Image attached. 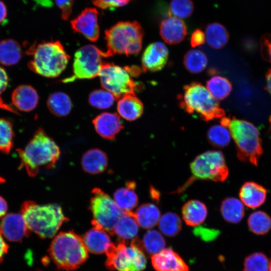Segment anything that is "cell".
Here are the masks:
<instances>
[{
  "mask_svg": "<svg viewBox=\"0 0 271 271\" xmlns=\"http://www.w3.org/2000/svg\"><path fill=\"white\" fill-rule=\"evenodd\" d=\"M20 168H24L31 177L36 176L41 168H53L60 156L59 147L44 130L39 128L26 147L18 149Z\"/></svg>",
  "mask_w": 271,
  "mask_h": 271,
  "instance_id": "1",
  "label": "cell"
},
{
  "mask_svg": "<svg viewBox=\"0 0 271 271\" xmlns=\"http://www.w3.org/2000/svg\"><path fill=\"white\" fill-rule=\"evenodd\" d=\"M20 213L30 231L43 238L55 236L62 224L68 220L57 204L40 205L26 201L22 204Z\"/></svg>",
  "mask_w": 271,
  "mask_h": 271,
  "instance_id": "2",
  "label": "cell"
},
{
  "mask_svg": "<svg viewBox=\"0 0 271 271\" xmlns=\"http://www.w3.org/2000/svg\"><path fill=\"white\" fill-rule=\"evenodd\" d=\"M220 123L229 130L239 159L257 166L263 152L257 128L248 121L235 118L222 117Z\"/></svg>",
  "mask_w": 271,
  "mask_h": 271,
  "instance_id": "3",
  "label": "cell"
},
{
  "mask_svg": "<svg viewBox=\"0 0 271 271\" xmlns=\"http://www.w3.org/2000/svg\"><path fill=\"white\" fill-rule=\"evenodd\" d=\"M49 253L59 268L67 270L76 269L88 256L83 238L71 231L57 235L51 242Z\"/></svg>",
  "mask_w": 271,
  "mask_h": 271,
  "instance_id": "4",
  "label": "cell"
},
{
  "mask_svg": "<svg viewBox=\"0 0 271 271\" xmlns=\"http://www.w3.org/2000/svg\"><path fill=\"white\" fill-rule=\"evenodd\" d=\"M29 51L33 56L28 63L30 70L48 78L58 76L66 68L70 58L59 41L42 43Z\"/></svg>",
  "mask_w": 271,
  "mask_h": 271,
  "instance_id": "5",
  "label": "cell"
},
{
  "mask_svg": "<svg viewBox=\"0 0 271 271\" xmlns=\"http://www.w3.org/2000/svg\"><path fill=\"white\" fill-rule=\"evenodd\" d=\"M144 33L136 21L119 22L105 31L106 57L116 54H138L142 49Z\"/></svg>",
  "mask_w": 271,
  "mask_h": 271,
  "instance_id": "6",
  "label": "cell"
},
{
  "mask_svg": "<svg viewBox=\"0 0 271 271\" xmlns=\"http://www.w3.org/2000/svg\"><path fill=\"white\" fill-rule=\"evenodd\" d=\"M106 254V266L111 270L142 271L146 267L142 243L136 238L129 244L124 240L113 243Z\"/></svg>",
  "mask_w": 271,
  "mask_h": 271,
  "instance_id": "7",
  "label": "cell"
},
{
  "mask_svg": "<svg viewBox=\"0 0 271 271\" xmlns=\"http://www.w3.org/2000/svg\"><path fill=\"white\" fill-rule=\"evenodd\" d=\"M182 105L189 113L195 112L207 121L225 115L218 100L206 87L198 83H193L185 87Z\"/></svg>",
  "mask_w": 271,
  "mask_h": 271,
  "instance_id": "8",
  "label": "cell"
},
{
  "mask_svg": "<svg viewBox=\"0 0 271 271\" xmlns=\"http://www.w3.org/2000/svg\"><path fill=\"white\" fill-rule=\"evenodd\" d=\"M192 176L177 191L186 189L196 180L223 182L227 178L229 171L222 152L206 151L198 156L190 164Z\"/></svg>",
  "mask_w": 271,
  "mask_h": 271,
  "instance_id": "9",
  "label": "cell"
},
{
  "mask_svg": "<svg viewBox=\"0 0 271 271\" xmlns=\"http://www.w3.org/2000/svg\"><path fill=\"white\" fill-rule=\"evenodd\" d=\"M91 194L89 208L93 216V226L113 235L114 226L124 212L114 200L100 189L94 188Z\"/></svg>",
  "mask_w": 271,
  "mask_h": 271,
  "instance_id": "10",
  "label": "cell"
},
{
  "mask_svg": "<svg viewBox=\"0 0 271 271\" xmlns=\"http://www.w3.org/2000/svg\"><path fill=\"white\" fill-rule=\"evenodd\" d=\"M106 57L105 52L93 45H87L75 52L73 63L72 75L65 78L63 83L72 82L76 79H91L99 76Z\"/></svg>",
  "mask_w": 271,
  "mask_h": 271,
  "instance_id": "11",
  "label": "cell"
},
{
  "mask_svg": "<svg viewBox=\"0 0 271 271\" xmlns=\"http://www.w3.org/2000/svg\"><path fill=\"white\" fill-rule=\"evenodd\" d=\"M102 87L116 99L127 94H134L135 84L126 68L104 62L99 76Z\"/></svg>",
  "mask_w": 271,
  "mask_h": 271,
  "instance_id": "12",
  "label": "cell"
},
{
  "mask_svg": "<svg viewBox=\"0 0 271 271\" xmlns=\"http://www.w3.org/2000/svg\"><path fill=\"white\" fill-rule=\"evenodd\" d=\"M98 15L96 9L85 8L71 21V28L75 32L82 34L89 41L95 42L99 36Z\"/></svg>",
  "mask_w": 271,
  "mask_h": 271,
  "instance_id": "13",
  "label": "cell"
},
{
  "mask_svg": "<svg viewBox=\"0 0 271 271\" xmlns=\"http://www.w3.org/2000/svg\"><path fill=\"white\" fill-rule=\"evenodd\" d=\"M30 231L21 213L6 214L0 222V233L11 241H21Z\"/></svg>",
  "mask_w": 271,
  "mask_h": 271,
  "instance_id": "14",
  "label": "cell"
},
{
  "mask_svg": "<svg viewBox=\"0 0 271 271\" xmlns=\"http://www.w3.org/2000/svg\"><path fill=\"white\" fill-rule=\"evenodd\" d=\"M168 55V49L163 43H153L146 48L143 53L142 58V66L147 70H160L166 65Z\"/></svg>",
  "mask_w": 271,
  "mask_h": 271,
  "instance_id": "15",
  "label": "cell"
},
{
  "mask_svg": "<svg viewBox=\"0 0 271 271\" xmlns=\"http://www.w3.org/2000/svg\"><path fill=\"white\" fill-rule=\"evenodd\" d=\"M151 260L156 271H189V266L171 248H164L153 255Z\"/></svg>",
  "mask_w": 271,
  "mask_h": 271,
  "instance_id": "16",
  "label": "cell"
},
{
  "mask_svg": "<svg viewBox=\"0 0 271 271\" xmlns=\"http://www.w3.org/2000/svg\"><path fill=\"white\" fill-rule=\"evenodd\" d=\"M97 133L106 140L114 139L123 128L120 117L116 113L103 112L92 121Z\"/></svg>",
  "mask_w": 271,
  "mask_h": 271,
  "instance_id": "17",
  "label": "cell"
},
{
  "mask_svg": "<svg viewBox=\"0 0 271 271\" xmlns=\"http://www.w3.org/2000/svg\"><path fill=\"white\" fill-rule=\"evenodd\" d=\"M160 33L166 43L175 44L184 39L187 34V28L184 22L180 19L170 16L161 22Z\"/></svg>",
  "mask_w": 271,
  "mask_h": 271,
  "instance_id": "18",
  "label": "cell"
},
{
  "mask_svg": "<svg viewBox=\"0 0 271 271\" xmlns=\"http://www.w3.org/2000/svg\"><path fill=\"white\" fill-rule=\"evenodd\" d=\"M108 234L103 229L93 226L83 238L87 251L95 254L106 253L113 244Z\"/></svg>",
  "mask_w": 271,
  "mask_h": 271,
  "instance_id": "19",
  "label": "cell"
},
{
  "mask_svg": "<svg viewBox=\"0 0 271 271\" xmlns=\"http://www.w3.org/2000/svg\"><path fill=\"white\" fill-rule=\"evenodd\" d=\"M39 96L31 86L22 85L18 86L12 94V101L18 110L25 112L33 110L37 106Z\"/></svg>",
  "mask_w": 271,
  "mask_h": 271,
  "instance_id": "20",
  "label": "cell"
},
{
  "mask_svg": "<svg viewBox=\"0 0 271 271\" xmlns=\"http://www.w3.org/2000/svg\"><path fill=\"white\" fill-rule=\"evenodd\" d=\"M239 196L244 205L250 208H256L264 202L266 190L255 182H247L240 188Z\"/></svg>",
  "mask_w": 271,
  "mask_h": 271,
  "instance_id": "21",
  "label": "cell"
},
{
  "mask_svg": "<svg viewBox=\"0 0 271 271\" xmlns=\"http://www.w3.org/2000/svg\"><path fill=\"white\" fill-rule=\"evenodd\" d=\"M108 164L106 154L98 149H92L83 155L81 165L83 170L92 175L100 174L105 170Z\"/></svg>",
  "mask_w": 271,
  "mask_h": 271,
  "instance_id": "22",
  "label": "cell"
},
{
  "mask_svg": "<svg viewBox=\"0 0 271 271\" xmlns=\"http://www.w3.org/2000/svg\"><path fill=\"white\" fill-rule=\"evenodd\" d=\"M182 214L186 224L195 226L202 223L207 215L206 205L197 200H190L182 207Z\"/></svg>",
  "mask_w": 271,
  "mask_h": 271,
  "instance_id": "23",
  "label": "cell"
},
{
  "mask_svg": "<svg viewBox=\"0 0 271 271\" xmlns=\"http://www.w3.org/2000/svg\"><path fill=\"white\" fill-rule=\"evenodd\" d=\"M118 114L123 118L133 121L139 118L143 111V105L134 94H127L121 97L117 104Z\"/></svg>",
  "mask_w": 271,
  "mask_h": 271,
  "instance_id": "24",
  "label": "cell"
},
{
  "mask_svg": "<svg viewBox=\"0 0 271 271\" xmlns=\"http://www.w3.org/2000/svg\"><path fill=\"white\" fill-rule=\"evenodd\" d=\"M139 226L133 212H124L114 226L113 234L124 240L133 239L138 234Z\"/></svg>",
  "mask_w": 271,
  "mask_h": 271,
  "instance_id": "25",
  "label": "cell"
},
{
  "mask_svg": "<svg viewBox=\"0 0 271 271\" xmlns=\"http://www.w3.org/2000/svg\"><path fill=\"white\" fill-rule=\"evenodd\" d=\"M135 187V182L129 181L126 182L124 187L118 188L114 193V201L123 212L131 211L138 204Z\"/></svg>",
  "mask_w": 271,
  "mask_h": 271,
  "instance_id": "26",
  "label": "cell"
},
{
  "mask_svg": "<svg viewBox=\"0 0 271 271\" xmlns=\"http://www.w3.org/2000/svg\"><path fill=\"white\" fill-rule=\"evenodd\" d=\"M133 213L139 225L146 229H150L156 225L161 217L158 207L150 203L141 205Z\"/></svg>",
  "mask_w": 271,
  "mask_h": 271,
  "instance_id": "27",
  "label": "cell"
},
{
  "mask_svg": "<svg viewBox=\"0 0 271 271\" xmlns=\"http://www.w3.org/2000/svg\"><path fill=\"white\" fill-rule=\"evenodd\" d=\"M220 212L225 220L229 223H238L244 215V204L239 199L230 197L224 199L220 206Z\"/></svg>",
  "mask_w": 271,
  "mask_h": 271,
  "instance_id": "28",
  "label": "cell"
},
{
  "mask_svg": "<svg viewBox=\"0 0 271 271\" xmlns=\"http://www.w3.org/2000/svg\"><path fill=\"white\" fill-rule=\"evenodd\" d=\"M205 40L212 48L218 49L224 47L229 39L226 29L218 23L209 24L205 32Z\"/></svg>",
  "mask_w": 271,
  "mask_h": 271,
  "instance_id": "29",
  "label": "cell"
},
{
  "mask_svg": "<svg viewBox=\"0 0 271 271\" xmlns=\"http://www.w3.org/2000/svg\"><path fill=\"white\" fill-rule=\"evenodd\" d=\"M22 56L20 45L13 39H6L0 42V63L12 66L17 63Z\"/></svg>",
  "mask_w": 271,
  "mask_h": 271,
  "instance_id": "30",
  "label": "cell"
},
{
  "mask_svg": "<svg viewBox=\"0 0 271 271\" xmlns=\"http://www.w3.org/2000/svg\"><path fill=\"white\" fill-rule=\"evenodd\" d=\"M47 105L50 112L57 116L68 114L72 106L68 95L61 92L51 94L47 99Z\"/></svg>",
  "mask_w": 271,
  "mask_h": 271,
  "instance_id": "31",
  "label": "cell"
},
{
  "mask_svg": "<svg viewBox=\"0 0 271 271\" xmlns=\"http://www.w3.org/2000/svg\"><path fill=\"white\" fill-rule=\"evenodd\" d=\"M206 88L217 100L225 98L229 95L232 90L230 81L227 78L220 75L212 76L207 81Z\"/></svg>",
  "mask_w": 271,
  "mask_h": 271,
  "instance_id": "32",
  "label": "cell"
},
{
  "mask_svg": "<svg viewBox=\"0 0 271 271\" xmlns=\"http://www.w3.org/2000/svg\"><path fill=\"white\" fill-rule=\"evenodd\" d=\"M247 225L249 230L254 234L264 235L271 229V218L263 211H255L248 217Z\"/></svg>",
  "mask_w": 271,
  "mask_h": 271,
  "instance_id": "33",
  "label": "cell"
},
{
  "mask_svg": "<svg viewBox=\"0 0 271 271\" xmlns=\"http://www.w3.org/2000/svg\"><path fill=\"white\" fill-rule=\"evenodd\" d=\"M207 63V58L205 53L198 49L189 51L184 59L185 67L193 73H199L203 71L206 67Z\"/></svg>",
  "mask_w": 271,
  "mask_h": 271,
  "instance_id": "34",
  "label": "cell"
},
{
  "mask_svg": "<svg viewBox=\"0 0 271 271\" xmlns=\"http://www.w3.org/2000/svg\"><path fill=\"white\" fill-rule=\"evenodd\" d=\"M207 140L214 147L222 148L226 147L231 140L229 130L222 124L212 126L207 132Z\"/></svg>",
  "mask_w": 271,
  "mask_h": 271,
  "instance_id": "35",
  "label": "cell"
},
{
  "mask_svg": "<svg viewBox=\"0 0 271 271\" xmlns=\"http://www.w3.org/2000/svg\"><path fill=\"white\" fill-rule=\"evenodd\" d=\"M142 245L149 253L154 255L164 249L166 242L159 231L151 229L144 234Z\"/></svg>",
  "mask_w": 271,
  "mask_h": 271,
  "instance_id": "36",
  "label": "cell"
},
{
  "mask_svg": "<svg viewBox=\"0 0 271 271\" xmlns=\"http://www.w3.org/2000/svg\"><path fill=\"white\" fill-rule=\"evenodd\" d=\"M159 226L164 234L168 236H173L177 235L180 231L182 222L177 214L168 212L160 217Z\"/></svg>",
  "mask_w": 271,
  "mask_h": 271,
  "instance_id": "37",
  "label": "cell"
},
{
  "mask_svg": "<svg viewBox=\"0 0 271 271\" xmlns=\"http://www.w3.org/2000/svg\"><path fill=\"white\" fill-rule=\"evenodd\" d=\"M14 132L12 123L0 117V152L7 154L13 147Z\"/></svg>",
  "mask_w": 271,
  "mask_h": 271,
  "instance_id": "38",
  "label": "cell"
},
{
  "mask_svg": "<svg viewBox=\"0 0 271 271\" xmlns=\"http://www.w3.org/2000/svg\"><path fill=\"white\" fill-rule=\"evenodd\" d=\"M269 263L264 253L255 252L245 258L243 271H268Z\"/></svg>",
  "mask_w": 271,
  "mask_h": 271,
  "instance_id": "39",
  "label": "cell"
},
{
  "mask_svg": "<svg viewBox=\"0 0 271 271\" xmlns=\"http://www.w3.org/2000/svg\"><path fill=\"white\" fill-rule=\"evenodd\" d=\"M115 97L105 89L95 90L90 94L88 98L89 104L99 109H106L113 104Z\"/></svg>",
  "mask_w": 271,
  "mask_h": 271,
  "instance_id": "40",
  "label": "cell"
},
{
  "mask_svg": "<svg viewBox=\"0 0 271 271\" xmlns=\"http://www.w3.org/2000/svg\"><path fill=\"white\" fill-rule=\"evenodd\" d=\"M194 5L191 0H171L169 6V13L179 19L189 17L193 13Z\"/></svg>",
  "mask_w": 271,
  "mask_h": 271,
  "instance_id": "41",
  "label": "cell"
},
{
  "mask_svg": "<svg viewBox=\"0 0 271 271\" xmlns=\"http://www.w3.org/2000/svg\"><path fill=\"white\" fill-rule=\"evenodd\" d=\"M9 82L8 76L5 70L0 66V108L18 114V112L10 105L3 100L1 95L6 90Z\"/></svg>",
  "mask_w": 271,
  "mask_h": 271,
  "instance_id": "42",
  "label": "cell"
},
{
  "mask_svg": "<svg viewBox=\"0 0 271 271\" xmlns=\"http://www.w3.org/2000/svg\"><path fill=\"white\" fill-rule=\"evenodd\" d=\"M260 48L263 59L271 63V33L263 35L261 37Z\"/></svg>",
  "mask_w": 271,
  "mask_h": 271,
  "instance_id": "43",
  "label": "cell"
},
{
  "mask_svg": "<svg viewBox=\"0 0 271 271\" xmlns=\"http://www.w3.org/2000/svg\"><path fill=\"white\" fill-rule=\"evenodd\" d=\"M130 0H93L95 6L103 9H114L127 5Z\"/></svg>",
  "mask_w": 271,
  "mask_h": 271,
  "instance_id": "44",
  "label": "cell"
},
{
  "mask_svg": "<svg viewBox=\"0 0 271 271\" xmlns=\"http://www.w3.org/2000/svg\"><path fill=\"white\" fill-rule=\"evenodd\" d=\"M55 2L61 11L62 18L68 20L72 12L74 0H55Z\"/></svg>",
  "mask_w": 271,
  "mask_h": 271,
  "instance_id": "45",
  "label": "cell"
},
{
  "mask_svg": "<svg viewBox=\"0 0 271 271\" xmlns=\"http://www.w3.org/2000/svg\"><path fill=\"white\" fill-rule=\"evenodd\" d=\"M205 41V33L200 29L196 30L193 33L191 37V44L193 47L201 45Z\"/></svg>",
  "mask_w": 271,
  "mask_h": 271,
  "instance_id": "46",
  "label": "cell"
},
{
  "mask_svg": "<svg viewBox=\"0 0 271 271\" xmlns=\"http://www.w3.org/2000/svg\"><path fill=\"white\" fill-rule=\"evenodd\" d=\"M9 246L4 239V237L0 233V264L2 262L4 256L8 253Z\"/></svg>",
  "mask_w": 271,
  "mask_h": 271,
  "instance_id": "47",
  "label": "cell"
},
{
  "mask_svg": "<svg viewBox=\"0 0 271 271\" xmlns=\"http://www.w3.org/2000/svg\"><path fill=\"white\" fill-rule=\"evenodd\" d=\"M7 9L5 3L0 0V24L6 21L7 17Z\"/></svg>",
  "mask_w": 271,
  "mask_h": 271,
  "instance_id": "48",
  "label": "cell"
},
{
  "mask_svg": "<svg viewBox=\"0 0 271 271\" xmlns=\"http://www.w3.org/2000/svg\"><path fill=\"white\" fill-rule=\"evenodd\" d=\"M8 210V205L6 201L0 196V218L3 217Z\"/></svg>",
  "mask_w": 271,
  "mask_h": 271,
  "instance_id": "49",
  "label": "cell"
},
{
  "mask_svg": "<svg viewBox=\"0 0 271 271\" xmlns=\"http://www.w3.org/2000/svg\"><path fill=\"white\" fill-rule=\"evenodd\" d=\"M266 88L267 91L271 94V69L267 72L266 75ZM269 122L270 123L271 128V115L269 118Z\"/></svg>",
  "mask_w": 271,
  "mask_h": 271,
  "instance_id": "50",
  "label": "cell"
},
{
  "mask_svg": "<svg viewBox=\"0 0 271 271\" xmlns=\"http://www.w3.org/2000/svg\"><path fill=\"white\" fill-rule=\"evenodd\" d=\"M40 4L45 7H51L53 4L51 0H36Z\"/></svg>",
  "mask_w": 271,
  "mask_h": 271,
  "instance_id": "51",
  "label": "cell"
},
{
  "mask_svg": "<svg viewBox=\"0 0 271 271\" xmlns=\"http://www.w3.org/2000/svg\"><path fill=\"white\" fill-rule=\"evenodd\" d=\"M5 182V180L0 176V183Z\"/></svg>",
  "mask_w": 271,
  "mask_h": 271,
  "instance_id": "52",
  "label": "cell"
},
{
  "mask_svg": "<svg viewBox=\"0 0 271 271\" xmlns=\"http://www.w3.org/2000/svg\"><path fill=\"white\" fill-rule=\"evenodd\" d=\"M268 271H271V259H270V262L269 263Z\"/></svg>",
  "mask_w": 271,
  "mask_h": 271,
  "instance_id": "53",
  "label": "cell"
}]
</instances>
